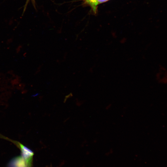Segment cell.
Instances as JSON below:
<instances>
[{
	"instance_id": "obj_2",
	"label": "cell",
	"mask_w": 167,
	"mask_h": 167,
	"mask_svg": "<svg viewBox=\"0 0 167 167\" xmlns=\"http://www.w3.org/2000/svg\"><path fill=\"white\" fill-rule=\"evenodd\" d=\"M92 7L93 11L96 12V7L98 5L96 0H84Z\"/></svg>"
},
{
	"instance_id": "obj_3",
	"label": "cell",
	"mask_w": 167,
	"mask_h": 167,
	"mask_svg": "<svg viewBox=\"0 0 167 167\" xmlns=\"http://www.w3.org/2000/svg\"><path fill=\"white\" fill-rule=\"evenodd\" d=\"M109 0H96L98 4L105 2Z\"/></svg>"
},
{
	"instance_id": "obj_5",
	"label": "cell",
	"mask_w": 167,
	"mask_h": 167,
	"mask_svg": "<svg viewBox=\"0 0 167 167\" xmlns=\"http://www.w3.org/2000/svg\"><path fill=\"white\" fill-rule=\"evenodd\" d=\"M28 1H29V0H27L26 4H26H27V2H28Z\"/></svg>"
},
{
	"instance_id": "obj_4",
	"label": "cell",
	"mask_w": 167,
	"mask_h": 167,
	"mask_svg": "<svg viewBox=\"0 0 167 167\" xmlns=\"http://www.w3.org/2000/svg\"><path fill=\"white\" fill-rule=\"evenodd\" d=\"M23 167H28L27 166H26L25 165V164L24 162V161H23Z\"/></svg>"
},
{
	"instance_id": "obj_1",
	"label": "cell",
	"mask_w": 167,
	"mask_h": 167,
	"mask_svg": "<svg viewBox=\"0 0 167 167\" xmlns=\"http://www.w3.org/2000/svg\"><path fill=\"white\" fill-rule=\"evenodd\" d=\"M4 137L5 139L15 144L19 149L21 152L22 158L25 164L28 167H31L32 164L33 152L19 142L11 139L7 137Z\"/></svg>"
}]
</instances>
